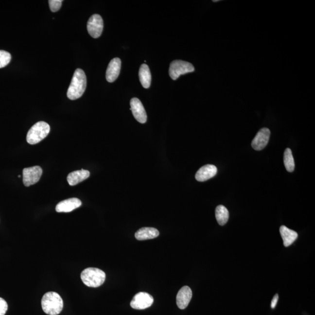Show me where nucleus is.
<instances>
[{
    "label": "nucleus",
    "instance_id": "obj_10",
    "mask_svg": "<svg viewBox=\"0 0 315 315\" xmlns=\"http://www.w3.org/2000/svg\"><path fill=\"white\" fill-rule=\"evenodd\" d=\"M130 106L134 118L140 123H145L147 122V116L141 102L138 98H132L130 101Z\"/></svg>",
    "mask_w": 315,
    "mask_h": 315
},
{
    "label": "nucleus",
    "instance_id": "obj_8",
    "mask_svg": "<svg viewBox=\"0 0 315 315\" xmlns=\"http://www.w3.org/2000/svg\"><path fill=\"white\" fill-rule=\"evenodd\" d=\"M104 29V21L98 14L93 15L87 23V29L90 36L93 38L100 37Z\"/></svg>",
    "mask_w": 315,
    "mask_h": 315
},
{
    "label": "nucleus",
    "instance_id": "obj_21",
    "mask_svg": "<svg viewBox=\"0 0 315 315\" xmlns=\"http://www.w3.org/2000/svg\"><path fill=\"white\" fill-rule=\"evenodd\" d=\"M11 60V55L10 52L4 51H0V69L4 68L10 63Z\"/></svg>",
    "mask_w": 315,
    "mask_h": 315
},
{
    "label": "nucleus",
    "instance_id": "obj_20",
    "mask_svg": "<svg viewBox=\"0 0 315 315\" xmlns=\"http://www.w3.org/2000/svg\"><path fill=\"white\" fill-rule=\"evenodd\" d=\"M285 167L289 172H293L295 169L294 159L291 149L287 148L284 154Z\"/></svg>",
    "mask_w": 315,
    "mask_h": 315
},
{
    "label": "nucleus",
    "instance_id": "obj_22",
    "mask_svg": "<svg viewBox=\"0 0 315 315\" xmlns=\"http://www.w3.org/2000/svg\"><path fill=\"white\" fill-rule=\"evenodd\" d=\"M62 0H50L49 4L51 10L53 13L58 11L62 5Z\"/></svg>",
    "mask_w": 315,
    "mask_h": 315
},
{
    "label": "nucleus",
    "instance_id": "obj_15",
    "mask_svg": "<svg viewBox=\"0 0 315 315\" xmlns=\"http://www.w3.org/2000/svg\"><path fill=\"white\" fill-rule=\"evenodd\" d=\"M90 173L88 171L82 169L80 171H75L69 174L67 176V182L70 186L77 185L88 178Z\"/></svg>",
    "mask_w": 315,
    "mask_h": 315
},
{
    "label": "nucleus",
    "instance_id": "obj_16",
    "mask_svg": "<svg viewBox=\"0 0 315 315\" xmlns=\"http://www.w3.org/2000/svg\"><path fill=\"white\" fill-rule=\"evenodd\" d=\"M159 235L158 229L154 228L144 227L137 230L135 233V237L139 241H145L148 239H154Z\"/></svg>",
    "mask_w": 315,
    "mask_h": 315
},
{
    "label": "nucleus",
    "instance_id": "obj_17",
    "mask_svg": "<svg viewBox=\"0 0 315 315\" xmlns=\"http://www.w3.org/2000/svg\"><path fill=\"white\" fill-rule=\"evenodd\" d=\"M280 232L285 247L290 246L293 244L298 236L296 231L284 226L280 228Z\"/></svg>",
    "mask_w": 315,
    "mask_h": 315
},
{
    "label": "nucleus",
    "instance_id": "obj_14",
    "mask_svg": "<svg viewBox=\"0 0 315 315\" xmlns=\"http://www.w3.org/2000/svg\"><path fill=\"white\" fill-rule=\"evenodd\" d=\"M217 173V168L213 165H206L201 167L195 174V179L198 182H205L214 177Z\"/></svg>",
    "mask_w": 315,
    "mask_h": 315
},
{
    "label": "nucleus",
    "instance_id": "obj_5",
    "mask_svg": "<svg viewBox=\"0 0 315 315\" xmlns=\"http://www.w3.org/2000/svg\"><path fill=\"white\" fill-rule=\"evenodd\" d=\"M194 70L191 63L182 60H175L170 64L169 73L172 80H176L181 75L193 72Z\"/></svg>",
    "mask_w": 315,
    "mask_h": 315
},
{
    "label": "nucleus",
    "instance_id": "obj_24",
    "mask_svg": "<svg viewBox=\"0 0 315 315\" xmlns=\"http://www.w3.org/2000/svg\"><path fill=\"white\" fill-rule=\"evenodd\" d=\"M279 297L278 294H276L273 297L272 300L271 302V307L272 309L275 308L277 305V302H278Z\"/></svg>",
    "mask_w": 315,
    "mask_h": 315
},
{
    "label": "nucleus",
    "instance_id": "obj_18",
    "mask_svg": "<svg viewBox=\"0 0 315 315\" xmlns=\"http://www.w3.org/2000/svg\"><path fill=\"white\" fill-rule=\"evenodd\" d=\"M140 82L144 88H149L151 83V74L150 69L146 64H143L139 70Z\"/></svg>",
    "mask_w": 315,
    "mask_h": 315
},
{
    "label": "nucleus",
    "instance_id": "obj_23",
    "mask_svg": "<svg viewBox=\"0 0 315 315\" xmlns=\"http://www.w3.org/2000/svg\"><path fill=\"white\" fill-rule=\"evenodd\" d=\"M8 310V304L5 300L0 298V315H5Z\"/></svg>",
    "mask_w": 315,
    "mask_h": 315
},
{
    "label": "nucleus",
    "instance_id": "obj_4",
    "mask_svg": "<svg viewBox=\"0 0 315 315\" xmlns=\"http://www.w3.org/2000/svg\"><path fill=\"white\" fill-rule=\"evenodd\" d=\"M51 131L49 124L45 122H39L29 130L26 140L29 144H36L45 139Z\"/></svg>",
    "mask_w": 315,
    "mask_h": 315
},
{
    "label": "nucleus",
    "instance_id": "obj_11",
    "mask_svg": "<svg viewBox=\"0 0 315 315\" xmlns=\"http://www.w3.org/2000/svg\"><path fill=\"white\" fill-rule=\"evenodd\" d=\"M192 298V291L188 286H184L178 292L176 296V303L180 309H185L189 304Z\"/></svg>",
    "mask_w": 315,
    "mask_h": 315
},
{
    "label": "nucleus",
    "instance_id": "obj_3",
    "mask_svg": "<svg viewBox=\"0 0 315 315\" xmlns=\"http://www.w3.org/2000/svg\"><path fill=\"white\" fill-rule=\"evenodd\" d=\"M81 279L88 287L96 288L104 284L106 279V274L98 268L89 267L81 273Z\"/></svg>",
    "mask_w": 315,
    "mask_h": 315
},
{
    "label": "nucleus",
    "instance_id": "obj_7",
    "mask_svg": "<svg viewBox=\"0 0 315 315\" xmlns=\"http://www.w3.org/2000/svg\"><path fill=\"white\" fill-rule=\"evenodd\" d=\"M153 302V296L148 293H144V292H140L133 297L131 301L130 306L134 309L142 310V309L150 307Z\"/></svg>",
    "mask_w": 315,
    "mask_h": 315
},
{
    "label": "nucleus",
    "instance_id": "obj_6",
    "mask_svg": "<svg viewBox=\"0 0 315 315\" xmlns=\"http://www.w3.org/2000/svg\"><path fill=\"white\" fill-rule=\"evenodd\" d=\"M43 171L39 166L26 168L23 170V183L26 187L34 185L39 182Z\"/></svg>",
    "mask_w": 315,
    "mask_h": 315
},
{
    "label": "nucleus",
    "instance_id": "obj_12",
    "mask_svg": "<svg viewBox=\"0 0 315 315\" xmlns=\"http://www.w3.org/2000/svg\"><path fill=\"white\" fill-rule=\"evenodd\" d=\"M121 69V60L119 58H114L108 65L106 72V80L113 83L119 77Z\"/></svg>",
    "mask_w": 315,
    "mask_h": 315
},
{
    "label": "nucleus",
    "instance_id": "obj_19",
    "mask_svg": "<svg viewBox=\"0 0 315 315\" xmlns=\"http://www.w3.org/2000/svg\"><path fill=\"white\" fill-rule=\"evenodd\" d=\"M229 211L226 207L220 205L217 207L215 210V217L219 225L224 226L228 221Z\"/></svg>",
    "mask_w": 315,
    "mask_h": 315
},
{
    "label": "nucleus",
    "instance_id": "obj_9",
    "mask_svg": "<svg viewBox=\"0 0 315 315\" xmlns=\"http://www.w3.org/2000/svg\"><path fill=\"white\" fill-rule=\"evenodd\" d=\"M270 131L267 128H262L257 133L252 142V147L256 151L264 149L269 141Z\"/></svg>",
    "mask_w": 315,
    "mask_h": 315
},
{
    "label": "nucleus",
    "instance_id": "obj_2",
    "mask_svg": "<svg viewBox=\"0 0 315 315\" xmlns=\"http://www.w3.org/2000/svg\"><path fill=\"white\" fill-rule=\"evenodd\" d=\"M42 307L46 314L57 315L63 310V300L59 294L55 292H49L42 298Z\"/></svg>",
    "mask_w": 315,
    "mask_h": 315
},
{
    "label": "nucleus",
    "instance_id": "obj_1",
    "mask_svg": "<svg viewBox=\"0 0 315 315\" xmlns=\"http://www.w3.org/2000/svg\"><path fill=\"white\" fill-rule=\"evenodd\" d=\"M87 88V77L83 70H75L71 84L67 90V97L70 100H75L81 97Z\"/></svg>",
    "mask_w": 315,
    "mask_h": 315
},
{
    "label": "nucleus",
    "instance_id": "obj_13",
    "mask_svg": "<svg viewBox=\"0 0 315 315\" xmlns=\"http://www.w3.org/2000/svg\"><path fill=\"white\" fill-rule=\"evenodd\" d=\"M81 205V201L78 198H69L58 203L55 207V211L58 212H70L78 208Z\"/></svg>",
    "mask_w": 315,
    "mask_h": 315
}]
</instances>
